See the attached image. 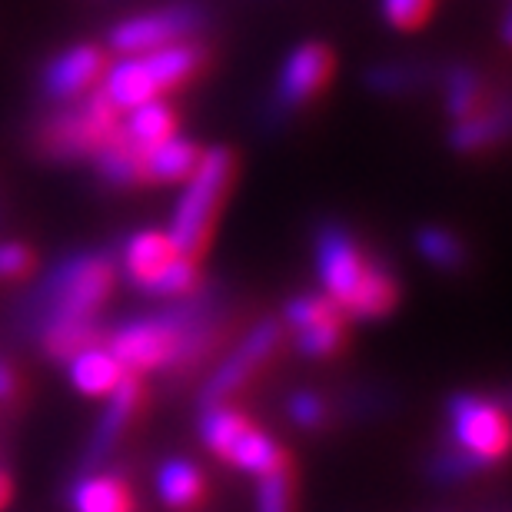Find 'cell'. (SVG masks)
<instances>
[{"label": "cell", "mask_w": 512, "mask_h": 512, "mask_svg": "<svg viewBox=\"0 0 512 512\" xmlns=\"http://www.w3.org/2000/svg\"><path fill=\"white\" fill-rule=\"evenodd\" d=\"M117 286L114 250H74L54 260L7 306V330L34 346L60 323L97 320Z\"/></svg>", "instance_id": "6da1fadb"}, {"label": "cell", "mask_w": 512, "mask_h": 512, "mask_svg": "<svg viewBox=\"0 0 512 512\" xmlns=\"http://www.w3.org/2000/svg\"><path fill=\"white\" fill-rule=\"evenodd\" d=\"M313 266L320 290L340 303L350 323H380L393 316L403 300V283L393 263L340 217L316 220Z\"/></svg>", "instance_id": "7a4b0ae2"}, {"label": "cell", "mask_w": 512, "mask_h": 512, "mask_svg": "<svg viewBox=\"0 0 512 512\" xmlns=\"http://www.w3.org/2000/svg\"><path fill=\"white\" fill-rule=\"evenodd\" d=\"M213 47L203 37H187L177 44L147 50V54L120 57L117 64H107L104 94L110 97L120 114L153 97H167L173 90L193 84L210 70Z\"/></svg>", "instance_id": "3957f363"}, {"label": "cell", "mask_w": 512, "mask_h": 512, "mask_svg": "<svg viewBox=\"0 0 512 512\" xmlns=\"http://www.w3.org/2000/svg\"><path fill=\"white\" fill-rule=\"evenodd\" d=\"M117 124L120 110L110 104L104 87H94L90 94L67 104H47L37 124L30 127V153L47 167L87 163Z\"/></svg>", "instance_id": "277c9868"}, {"label": "cell", "mask_w": 512, "mask_h": 512, "mask_svg": "<svg viewBox=\"0 0 512 512\" xmlns=\"http://www.w3.org/2000/svg\"><path fill=\"white\" fill-rule=\"evenodd\" d=\"M237 180V153L227 143L217 147H203L197 170L183 180V193L173 207L170 220V240L180 256L203 260L210 250L213 227L230 197V187Z\"/></svg>", "instance_id": "5b68a950"}, {"label": "cell", "mask_w": 512, "mask_h": 512, "mask_svg": "<svg viewBox=\"0 0 512 512\" xmlns=\"http://www.w3.org/2000/svg\"><path fill=\"white\" fill-rule=\"evenodd\" d=\"M336 77V50L326 40H300L286 50L276 70L270 97L263 100L260 120L266 130H286L303 110H310Z\"/></svg>", "instance_id": "8992f818"}, {"label": "cell", "mask_w": 512, "mask_h": 512, "mask_svg": "<svg viewBox=\"0 0 512 512\" xmlns=\"http://www.w3.org/2000/svg\"><path fill=\"white\" fill-rule=\"evenodd\" d=\"M443 416V433L486 473L512 456V413L503 399L476 389H453L443 403Z\"/></svg>", "instance_id": "52a82bcc"}, {"label": "cell", "mask_w": 512, "mask_h": 512, "mask_svg": "<svg viewBox=\"0 0 512 512\" xmlns=\"http://www.w3.org/2000/svg\"><path fill=\"white\" fill-rule=\"evenodd\" d=\"M213 27V10L203 0H170V4L137 10L110 24L104 47L117 57L147 54V50L177 44L187 37H203Z\"/></svg>", "instance_id": "ba28073f"}, {"label": "cell", "mask_w": 512, "mask_h": 512, "mask_svg": "<svg viewBox=\"0 0 512 512\" xmlns=\"http://www.w3.org/2000/svg\"><path fill=\"white\" fill-rule=\"evenodd\" d=\"M286 346V326L280 316H263L256 320L237 343L230 346L227 356H220L217 363L203 373L197 389V406L210 403H233V396L243 393L256 373L273 360Z\"/></svg>", "instance_id": "9c48e42d"}, {"label": "cell", "mask_w": 512, "mask_h": 512, "mask_svg": "<svg viewBox=\"0 0 512 512\" xmlns=\"http://www.w3.org/2000/svg\"><path fill=\"white\" fill-rule=\"evenodd\" d=\"M143 380L140 376H124L114 389L107 393V403L100 409L94 429L87 436V446L80 453V463L77 469H100V466H110L117 456V449L124 446V439L130 436L133 423H137L140 409H143Z\"/></svg>", "instance_id": "30bf717a"}, {"label": "cell", "mask_w": 512, "mask_h": 512, "mask_svg": "<svg viewBox=\"0 0 512 512\" xmlns=\"http://www.w3.org/2000/svg\"><path fill=\"white\" fill-rule=\"evenodd\" d=\"M110 50L100 44H70L44 60L37 74V94L44 104H67L90 94L97 80H104Z\"/></svg>", "instance_id": "8fae6325"}, {"label": "cell", "mask_w": 512, "mask_h": 512, "mask_svg": "<svg viewBox=\"0 0 512 512\" xmlns=\"http://www.w3.org/2000/svg\"><path fill=\"white\" fill-rule=\"evenodd\" d=\"M512 140V90H496L486 107L463 120H453L446 130L449 150L459 157H479V153L499 150Z\"/></svg>", "instance_id": "7c38bea8"}, {"label": "cell", "mask_w": 512, "mask_h": 512, "mask_svg": "<svg viewBox=\"0 0 512 512\" xmlns=\"http://www.w3.org/2000/svg\"><path fill=\"white\" fill-rule=\"evenodd\" d=\"M177 247H173L167 230H137L114 250L117 276L124 280L133 293H143V286L167 270L177 260Z\"/></svg>", "instance_id": "4fadbf2b"}, {"label": "cell", "mask_w": 512, "mask_h": 512, "mask_svg": "<svg viewBox=\"0 0 512 512\" xmlns=\"http://www.w3.org/2000/svg\"><path fill=\"white\" fill-rule=\"evenodd\" d=\"M70 512H133V489L124 469H77L67 486Z\"/></svg>", "instance_id": "5bb4252c"}, {"label": "cell", "mask_w": 512, "mask_h": 512, "mask_svg": "<svg viewBox=\"0 0 512 512\" xmlns=\"http://www.w3.org/2000/svg\"><path fill=\"white\" fill-rule=\"evenodd\" d=\"M360 80H363V87L376 97L406 100V97H419L423 90H436L439 67L429 64V60H416V57L376 60V64H370L363 70Z\"/></svg>", "instance_id": "9a60e30c"}, {"label": "cell", "mask_w": 512, "mask_h": 512, "mask_svg": "<svg viewBox=\"0 0 512 512\" xmlns=\"http://www.w3.org/2000/svg\"><path fill=\"white\" fill-rule=\"evenodd\" d=\"M436 90L443 97V110L449 120H463L469 114H476L479 107L489 104V97L496 94L493 80L469 60H453V64L439 67Z\"/></svg>", "instance_id": "2e32d148"}, {"label": "cell", "mask_w": 512, "mask_h": 512, "mask_svg": "<svg viewBox=\"0 0 512 512\" xmlns=\"http://www.w3.org/2000/svg\"><path fill=\"white\" fill-rule=\"evenodd\" d=\"M160 503L170 512H193L207 503V476L187 456H167L153 476Z\"/></svg>", "instance_id": "e0dca14e"}, {"label": "cell", "mask_w": 512, "mask_h": 512, "mask_svg": "<svg viewBox=\"0 0 512 512\" xmlns=\"http://www.w3.org/2000/svg\"><path fill=\"white\" fill-rule=\"evenodd\" d=\"M200 153H203V147L197 140H187V137H177V133H173L170 140H163L153 150L143 153V160H140L143 187H170V183H183L193 170H197Z\"/></svg>", "instance_id": "ac0fdd59"}, {"label": "cell", "mask_w": 512, "mask_h": 512, "mask_svg": "<svg viewBox=\"0 0 512 512\" xmlns=\"http://www.w3.org/2000/svg\"><path fill=\"white\" fill-rule=\"evenodd\" d=\"M413 250L426 266L436 273H466L473 266V247L466 243L463 233L443 223H423L413 230Z\"/></svg>", "instance_id": "d6986e66"}, {"label": "cell", "mask_w": 512, "mask_h": 512, "mask_svg": "<svg viewBox=\"0 0 512 512\" xmlns=\"http://www.w3.org/2000/svg\"><path fill=\"white\" fill-rule=\"evenodd\" d=\"M120 130L140 153L153 150L157 143L180 133V114L167 97H153L120 114Z\"/></svg>", "instance_id": "ffe728a7"}, {"label": "cell", "mask_w": 512, "mask_h": 512, "mask_svg": "<svg viewBox=\"0 0 512 512\" xmlns=\"http://www.w3.org/2000/svg\"><path fill=\"white\" fill-rule=\"evenodd\" d=\"M140 160L143 153L133 147V143L124 137L120 124L110 130V137L100 143L90 157V170L94 177L104 183L110 190H130V187H143V177H140Z\"/></svg>", "instance_id": "44dd1931"}, {"label": "cell", "mask_w": 512, "mask_h": 512, "mask_svg": "<svg viewBox=\"0 0 512 512\" xmlns=\"http://www.w3.org/2000/svg\"><path fill=\"white\" fill-rule=\"evenodd\" d=\"M197 409H200L197 413L200 443L207 446L217 459L227 463L233 446H237V439L253 426V419L233 403H210V406H197Z\"/></svg>", "instance_id": "7402d4cb"}, {"label": "cell", "mask_w": 512, "mask_h": 512, "mask_svg": "<svg viewBox=\"0 0 512 512\" xmlns=\"http://www.w3.org/2000/svg\"><path fill=\"white\" fill-rule=\"evenodd\" d=\"M64 370H67L70 386H74L77 393L94 396V399L107 396L110 389H114L127 376L124 370H120V363L114 360V353H110L104 343H97V346H90V350L77 353L74 360L64 363Z\"/></svg>", "instance_id": "603a6c76"}, {"label": "cell", "mask_w": 512, "mask_h": 512, "mask_svg": "<svg viewBox=\"0 0 512 512\" xmlns=\"http://www.w3.org/2000/svg\"><path fill=\"white\" fill-rule=\"evenodd\" d=\"M350 316L343 310H336L323 320H316L310 326H300V330L286 333V340L293 343V350L303 356V360H333L336 353L343 350L346 340H350Z\"/></svg>", "instance_id": "cb8c5ba5"}, {"label": "cell", "mask_w": 512, "mask_h": 512, "mask_svg": "<svg viewBox=\"0 0 512 512\" xmlns=\"http://www.w3.org/2000/svg\"><path fill=\"white\" fill-rule=\"evenodd\" d=\"M227 463L233 469H240V473H247V476H266V473H273V469H283V466H290L293 459L290 453L276 443V439L270 433H263L260 426H250L247 433H243L237 439V446H233V453Z\"/></svg>", "instance_id": "d4e9b609"}, {"label": "cell", "mask_w": 512, "mask_h": 512, "mask_svg": "<svg viewBox=\"0 0 512 512\" xmlns=\"http://www.w3.org/2000/svg\"><path fill=\"white\" fill-rule=\"evenodd\" d=\"M283 413L290 419L293 429L300 433H326L336 419H340V409H336V399L326 396L323 389L316 386H296L286 393L283 399Z\"/></svg>", "instance_id": "484cf974"}, {"label": "cell", "mask_w": 512, "mask_h": 512, "mask_svg": "<svg viewBox=\"0 0 512 512\" xmlns=\"http://www.w3.org/2000/svg\"><path fill=\"white\" fill-rule=\"evenodd\" d=\"M423 469H426V479L433 486H463V483H469V479L486 473V469L479 466L466 449H459L446 433L436 439L433 449H429Z\"/></svg>", "instance_id": "4316f807"}, {"label": "cell", "mask_w": 512, "mask_h": 512, "mask_svg": "<svg viewBox=\"0 0 512 512\" xmlns=\"http://www.w3.org/2000/svg\"><path fill=\"white\" fill-rule=\"evenodd\" d=\"M203 280H207V276L200 270V260L177 256L157 280H150L143 286L140 296H153V300H180V296H190L193 290H200Z\"/></svg>", "instance_id": "83f0119b"}, {"label": "cell", "mask_w": 512, "mask_h": 512, "mask_svg": "<svg viewBox=\"0 0 512 512\" xmlns=\"http://www.w3.org/2000/svg\"><path fill=\"white\" fill-rule=\"evenodd\" d=\"M256 512H296V476L293 463L256 476Z\"/></svg>", "instance_id": "f1b7e54d"}, {"label": "cell", "mask_w": 512, "mask_h": 512, "mask_svg": "<svg viewBox=\"0 0 512 512\" xmlns=\"http://www.w3.org/2000/svg\"><path fill=\"white\" fill-rule=\"evenodd\" d=\"M439 0H380V14L386 27L399 30V34H413L433 17Z\"/></svg>", "instance_id": "f546056e"}, {"label": "cell", "mask_w": 512, "mask_h": 512, "mask_svg": "<svg viewBox=\"0 0 512 512\" xmlns=\"http://www.w3.org/2000/svg\"><path fill=\"white\" fill-rule=\"evenodd\" d=\"M34 270V250L24 240H0V283L24 280Z\"/></svg>", "instance_id": "4dcf8cb0"}, {"label": "cell", "mask_w": 512, "mask_h": 512, "mask_svg": "<svg viewBox=\"0 0 512 512\" xmlns=\"http://www.w3.org/2000/svg\"><path fill=\"white\" fill-rule=\"evenodd\" d=\"M17 399H20V376L14 370V363L0 353V409L14 406Z\"/></svg>", "instance_id": "1f68e13d"}, {"label": "cell", "mask_w": 512, "mask_h": 512, "mask_svg": "<svg viewBox=\"0 0 512 512\" xmlns=\"http://www.w3.org/2000/svg\"><path fill=\"white\" fill-rule=\"evenodd\" d=\"M10 499H14V476H10L7 459H4V446H0V512L7 509Z\"/></svg>", "instance_id": "d6a6232c"}, {"label": "cell", "mask_w": 512, "mask_h": 512, "mask_svg": "<svg viewBox=\"0 0 512 512\" xmlns=\"http://www.w3.org/2000/svg\"><path fill=\"white\" fill-rule=\"evenodd\" d=\"M499 40L512 50V0L506 4V10H503V17H499Z\"/></svg>", "instance_id": "836d02e7"}, {"label": "cell", "mask_w": 512, "mask_h": 512, "mask_svg": "<svg viewBox=\"0 0 512 512\" xmlns=\"http://www.w3.org/2000/svg\"><path fill=\"white\" fill-rule=\"evenodd\" d=\"M104 4H117V0H104Z\"/></svg>", "instance_id": "e575fe53"}, {"label": "cell", "mask_w": 512, "mask_h": 512, "mask_svg": "<svg viewBox=\"0 0 512 512\" xmlns=\"http://www.w3.org/2000/svg\"><path fill=\"white\" fill-rule=\"evenodd\" d=\"M0 220H4V207H0Z\"/></svg>", "instance_id": "d590c367"}, {"label": "cell", "mask_w": 512, "mask_h": 512, "mask_svg": "<svg viewBox=\"0 0 512 512\" xmlns=\"http://www.w3.org/2000/svg\"><path fill=\"white\" fill-rule=\"evenodd\" d=\"M509 413H512V399H509Z\"/></svg>", "instance_id": "8d00e7d4"}]
</instances>
